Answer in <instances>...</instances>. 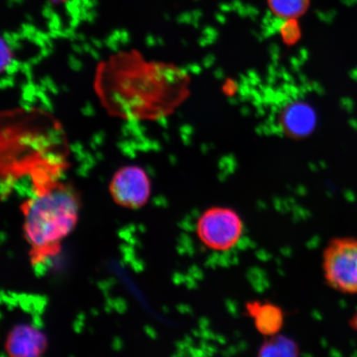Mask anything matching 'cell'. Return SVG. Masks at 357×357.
<instances>
[{"instance_id": "6da1fadb", "label": "cell", "mask_w": 357, "mask_h": 357, "mask_svg": "<svg viewBox=\"0 0 357 357\" xmlns=\"http://www.w3.org/2000/svg\"><path fill=\"white\" fill-rule=\"evenodd\" d=\"M190 79L178 66L120 52L98 66L95 89L111 115L128 121H154L172 114L188 95Z\"/></svg>"}, {"instance_id": "7a4b0ae2", "label": "cell", "mask_w": 357, "mask_h": 357, "mask_svg": "<svg viewBox=\"0 0 357 357\" xmlns=\"http://www.w3.org/2000/svg\"><path fill=\"white\" fill-rule=\"evenodd\" d=\"M79 198L70 185L47 181L22 205L24 233L33 262H42L60 251L77 227Z\"/></svg>"}, {"instance_id": "3957f363", "label": "cell", "mask_w": 357, "mask_h": 357, "mask_svg": "<svg viewBox=\"0 0 357 357\" xmlns=\"http://www.w3.org/2000/svg\"><path fill=\"white\" fill-rule=\"evenodd\" d=\"M244 233V222L235 209L213 206L204 211L196 223V234L205 247L227 252L236 247Z\"/></svg>"}, {"instance_id": "277c9868", "label": "cell", "mask_w": 357, "mask_h": 357, "mask_svg": "<svg viewBox=\"0 0 357 357\" xmlns=\"http://www.w3.org/2000/svg\"><path fill=\"white\" fill-rule=\"evenodd\" d=\"M324 279L338 292L357 294V238H333L324 251Z\"/></svg>"}, {"instance_id": "5b68a950", "label": "cell", "mask_w": 357, "mask_h": 357, "mask_svg": "<svg viewBox=\"0 0 357 357\" xmlns=\"http://www.w3.org/2000/svg\"><path fill=\"white\" fill-rule=\"evenodd\" d=\"M270 118L278 132L293 139L305 137L314 130L317 117L309 102L290 93L281 95L270 109Z\"/></svg>"}, {"instance_id": "8992f818", "label": "cell", "mask_w": 357, "mask_h": 357, "mask_svg": "<svg viewBox=\"0 0 357 357\" xmlns=\"http://www.w3.org/2000/svg\"><path fill=\"white\" fill-rule=\"evenodd\" d=\"M112 199L119 206L138 209L149 202L151 183L144 168L128 165L119 168L114 174L109 184Z\"/></svg>"}, {"instance_id": "52a82bcc", "label": "cell", "mask_w": 357, "mask_h": 357, "mask_svg": "<svg viewBox=\"0 0 357 357\" xmlns=\"http://www.w3.org/2000/svg\"><path fill=\"white\" fill-rule=\"evenodd\" d=\"M46 335L34 326L17 324L8 333L6 351L12 357H38L47 349Z\"/></svg>"}, {"instance_id": "ba28073f", "label": "cell", "mask_w": 357, "mask_h": 357, "mask_svg": "<svg viewBox=\"0 0 357 357\" xmlns=\"http://www.w3.org/2000/svg\"><path fill=\"white\" fill-rule=\"evenodd\" d=\"M245 310L257 331L265 337L280 333L284 327V312L275 303L252 301L245 303Z\"/></svg>"}, {"instance_id": "9c48e42d", "label": "cell", "mask_w": 357, "mask_h": 357, "mask_svg": "<svg viewBox=\"0 0 357 357\" xmlns=\"http://www.w3.org/2000/svg\"><path fill=\"white\" fill-rule=\"evenodd\" d=\"M301 347L293 338L283 334L266 337L259 347V356L296 357L301 355Z\"/></svg>"}, {"instance_id": "30bf717a", "label": "cell", "mask_w": 357, "mask_h": 357, "mask_svg": "<svg viewBox=\"0 0 357 357\" xmlns=\"http://www.w3.org/2000/svg\"><path fill=\"white\" fill-rule=\"evenodd\" d=\"M271 11L278 20H294L310 6V0H268Z\"/></svg>"}, {"instance_id": "8fae6325", "label": "cell", "mask_w": 357, "mask_h": 357, "mask_svg": "<svg viewBox=\"0 0 357 357\" xmlns=\"http://www.w3.org/2000/svg\"><path fill=\"white\" fill-rule=\"evenodd\" d=\"M350 326L357 333V311L352 315L350 320Z\"/></svg>"}, {"instance_id": "7c38bea8", "label": "cell", "mask_w": 357, "mask_h": 357, "mask_svg": "<svg viewBox=\"0 0 357 357\" xmlns=\"http://www.w3.org/2000/svg\"><path fill=\"white\" fill-rule=\"evenodd\" d=\"M48 1L54 4V6H66V4L73 1V0H48Z\"/></svg>"}]
</instances>
